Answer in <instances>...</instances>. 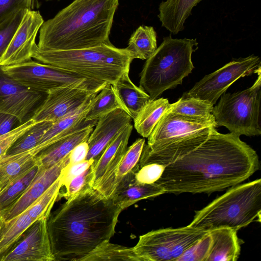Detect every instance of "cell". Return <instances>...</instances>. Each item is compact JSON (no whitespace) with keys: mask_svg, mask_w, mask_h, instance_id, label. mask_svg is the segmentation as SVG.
Wrapping results in <instances>:
<instances>
[{"mask_svg":"<svg viewBox=\"0 0 261 261\" xmlns=\"http://www.w3.org/2000/svg\"><path fill=\"white\" fill-rule=\"evenodd\" d=\"M132 120L130 116L121 109L98 118L86 141L88 151L85 160H95L115 137L131 123Z\"/></svg>","mask_w":261,"mask_h":261,"instance_id":"17","label":"cell"},{"mask_svg":"<svg viewBox=\"0 0 261 261\" xmlns=\"http://www.w3.org/2000/svg\"><path fill=\"white\" fill-rule=\"evenodd\" d=\"M255 73L256 81L250 87L233 93H223L212 114L217 126L226 127L231 133L240 136H258L261 97V67Z\"/></svg>","mask_w":261,"mask_h":261,"instance_id":"8","label":"cell"},{"mask_svg":"<svg viewBox=\"0 0 261 261\" xmlns=\"http://www.w3.org/2000/svg\"><path fill=\"white\" fill-rule=\"evenodd\" d=\"M46 95L18 82L0 67V113L13 115L22 124L32 118Z\"/></svg>","mask_w":261,"mask_h":261,"instance_id":"13","label":"cell"},{"mask_svg":"<svg viewBox=\"0 0 261 261\" xmlns=\"http://www.w3.org/2000/svg\"><path fill=\"white\" fill-rule=\"evenodd\" d=\"M117 109L126 112L115 87L111 84H107L96 95L95 100L87 113L85 121L97 120Z\"/></svg>","mask_w":261,"mask_h":261,"instance_id":"29","label":"cell"},{"mask_svg":"<svg viewBox=\"0 0 261 261\" xmlns=\"http://www.w3.org/2000/svg\"><path fill=\"white\" fill-rule=\"evenodd\" d=\"M145 144V139L139 138L127 148L117 170V186L122 177L139 166V163Z\"/></svg>","mask_w":261,"mask_h":261,"instance_id":"35","label":"cell"},{"mask_svg":"<svg viewBox=\"0 0 261 261\" xmlns=\"http://www.w3.org/2000/svg\"><path fill=\"white\" fill-rule=\"evenodd\" d=\"M108 260L139 261V259L133 247L112 244L109 241L101 243L82 259V261Z\"/></svg>","mask_w":261,"mask_h":261,"instance_id":"31","label":"cell"},{"mask_svg":"<svg viewBox=\"0 0 261 261\" xmlns=\"http://www.w3.org/2000/svg\"><path fill=\"white\" fill-rule=\"evenodd\" d=\"M261 179L231 187L195 212L188 226L205 231L229 228L236 231L261 219Z\"/></svg>","mask_w":261,"mask_h":261,"instance_id":"6","label":"cell"},{"mask_svg":"<svg viewBox=\"0 0 261 261\" xmlns=\"http://www.w3.org/2000/svg\"><path fill=\"white\" fill-rule=\"evenodd\" d=\"M126 113L133 120L151 100L149 95L133 83L129 72L124 73L114 85Z\"/></svg>","mask_w":261,"mask_h":261,"instance_id":"24","label":"cell"},{"mask_svg":"<svg viewBox=\"0 0 261 261\" xmlns=\"http://www.w3.org/2000/svg\"><path fill=\"white\" fill-rule=\"evenodd\" d=\"M0 67L6 74L23 85L47 94L52 90L63 87L107 84L31 59L18 64Z\"/></svg>","mask_w":261,"mask_h":261,"instance_id":"10","label":"cell"},{"mask_svg":"<svg viewBox=\"0 0 261 261\" xmlns=\"http://www.w3.org/2000/svg\"><path fill=\"white\" fill-rule=\"evenodd\" d=\"M106 84L63 87L52 90L47 93L31 119L35 123L56 121L76 109Z\"/></svg>","mask_w":261,"mask_h":261,"instance_id":"12","label":"cell"},{"mask_svg":"<svg viewBox=\"0 0 261 261\" xmlns=\"http://www.w3.org/2000/svg\"><path fill=\"white\" fill-rule=\"evenodd\" d=\"M213 105L185 94L176 102L171 103L169 112L195 117H209L212 115Z\"/></svg>","mask_w":261,"mask_h":261,"instance_id":"34","label":"cell"},{"mask_svg":"<svg viewBox=\"0 0 261 261\" xmlns=\"http://www.w3.org/2000/svg\"><path fill=\"white\" fill-rule=\"evenodd\" d=\"M139 168L138 166L121 179L111 198L122 211L139 200L165 193L164 189L156 182L145 184L138 182L135 174Z\"/></svg>","mask_w":261,"mask_h":261,"instance_id":"20","label":"cell"},{"mask_svg":"<svg viewBox=\"0 0 261 261\" xmlns=\"http://www.w3.org/2000/svg\"><path fill=\"white\" fill-rule=\"evenodd\" d=\"M70 153L49 168L40 167L38 172L24 193L9 207L0 212V216L5 221H8L25 211L62 174L69 164Z\"/></svg>","mask_w":261,"mask_h":261,"instance_id":"16","label":"cell"},{"mask_svg":"<svg viewBox=\"0 0 261 261\" xmlns=\"http://www.w3.org/2000/svg\"><path fill=\"white\" fill-rule=\"evenodd\" d=\"M260 64L259 57L254 55L233 60L205 75L185 94L214 106L231 84L241 77L255 73L261 67Z\"/></svg>","mask_w":261,"mask_h":261,"instance_id":"11","label":"cell"},{"mask_svg":"<svg viewBox=\"0 0 261 261\" xmlns=\"http://www.w3.org/2000/svg\"><path fill=\"white\" fill-rule=\"evenodd\" d=\"M99 92L91 95L76 109L54 122L43 135L38 144L30 151L36 155L42 150L60 139L80 128L96 122L97 120L85 121V119L87 113L95 100L96 95Z\"/></svg>","mask_w":261,"mask_h":261,"instance_id":"18","label":"cell"},{"mask_svg":"<svg viewBox=\"0 0 261 261\" xmlns=\"http://www.w3.org/2000/svg\"><path fill=\"white\" fill-rule=\"evenodd\" d=\"M40 5L39 0H0V22L19 10H34Z\"/></svg>","mask_w":261,"mask_h":261,"instance_id":"39","label":"cell"},{"mask_svg":"<svg viewBox=\"0 0 261 261\" xmlns=\"http://www.w3.org/2000/svg\"><path fill=\"white\" fill-rule=\"evenodd\" d=\"M21 124L15 116L0 113V136L6 134Z\"/></svg>","mask_w":261,"mask_h":261,"instance_id":"43","label":"cell"},{"mask_svg":"<svg viewBox=\"0 0 261 261\" xmlns=\"http://www.w3.org/2000/svg\"><path fill=\"white\" fill-rule=\"evenodd\" d=\"M63 173L25 211L33 221L43 218L48 219L51 210L59 197L63 182Z\"/></svg>","mask_w":261,"mask_h":261,"instance_id":"32","label":"cell"},{"mask_svg":"<svg viewBox=\"0 0 261 261\" xmlns=\"http://www.w3.org/2000/svg\"><path fill=\"white\" fill-rule=\"evenodd\" d=\"M44 21L39 11L26 10L0 60V66L18 64L32 58L36 37Z\"/></svg>","mask_w":261,"mask_h":261,"instance_id":"15","label":"cell"},{"mask_svg":"<svg viewBox=\"0 0 261 261\" xmlns=\"http://www.w3.org/2000/svg\"><path fill=\"white\" fill-rule=\"evenodd\" d=\"M165 167V165L157 163L144 165L135 172V178L141 184H154L161 178Z\"/></svg>","mask_w":261,"mask_h":261,"instance_id":"40","label":"cell"},{"mask_svg":"<svg viewBox=\"0 0 261 261\" xmlns=\"http://www.w3.org/2000/svg\"><path fill=\"white\" fill-rule=\"evenodd\" d=\"M40 169L37 163L0 189V212L9 207L24 193Z\"/></svg>","mask_w":261,"mask_h":261,"instance_id":"30","label":"cell"},{"mask_svg":"<svg viewBox=\"0 0 261 261\" xmlns=\"http://www.w3.org/2000/svg\"><path fill=\"white\" fill-rule=\"evenodd\" d=\"M36 156L29 150L2 157L0 159V189L36 164Z\"/></svg>","mask_w":261,"mask_h":261,"instance_id":"25","label":"cell"},{"mask_svg":"<svg viewBox=\"0 0 261 261\" xmlns=\"http://www.w3.org/2000/svg\"><path fill=\"white\" fill-rule=\"evenodd\" d=\"M208 232L188 225L152 230L140 236L133 249L139 261H176Z\"/></svg>","mask_w":261,"mask_h":261,"instance_id":"9","label":"cell"},{"mask_svg":"<svg viewBox=\"0 0 261 261\" xmlns=\"http://www.w3.org/2000/svg\"><path fill=\"white\" fill-rule=\"evenodd\" d=\"M93 164L85 171L63 185L61 188H64V192H60L59 196L68 200L81 191L92 187Z\"/></svg>","mask_w":261,"mask_h":261,"instance_id":"37","label":"cell"},{"mask_svg":"<svg viewBox=\"0 0 261 261\" xmlns=\"http://www.w3.org/2000/svg\"><path fill=\"white\" fill-rule=\"evenodd\" d=\"M94 161L95 160H85L73 165L69 164L64 171L63 185L85 171L94 163Z\"/></svg>","mask_w":261,"mask_h":261,"instance_id":"42","label":"cell"},{"mask_svg":"<svg viewBox=\"0 0 261 261\" xmlns=\"http://www.w3.org/2000/svg\"><path fill=\"white\" fill-rule=\"evenodd\" d=\"M47 219L40 218L22 233L1 261H54L47 227Z\"/></svg>","mask_w":261,"mask_h":261,"instance_id":"14","label":"cell"},{"mask_svg":"<svg viewBox=\"0 0 261 261\" xmlns=\"http://www.w3.org/2000/svg\"><path fill=\"white\" fill-rule=\"evenodd\" d=\"M237 231L229 228L208 231L212 242L206 261H237L241 253V241Z\"/></svg>","mask_w":261,"mask_h":261,"instance_id":"23","label":"cell"},{"mask_svg":"<svg viewBox=\"0 0 261 261\" xmlns=\"http://www.w3.org/2000/svg\"><path fill=\"white\" fill-rule=\"evenodd\" d=\"M119 0H74L39 30L37 46L66 50L110 43L109 36Z\"/></svg>","mask_w":261,"mask_h":261,"instance_id":"3","label":"cell"},{"mask_svg":"<svg viewBox=\"0 0 261 261\" xmlns=\"http://www.w3.org/2000/svg\"><path fill=\"white\" fill-rule=\"evenodd\" d=\"M214 117H195L169 112L159 120L148 136L139 163L140 168L150 163L165 166L192 151L217 127Z\"/></svg>","mask_w":261,"mask_h":261,"instance_id":"4","label":"cell"},{"mask_svg":"<svg viewBox=\"0 0 261 261\" xmlns=\"http://www.w3.org/2000/svg\"><path fill=\"white\" fill-rule=\"evenodd\" d=\"M88 151V146L86 142L76 146L70 152L69 165H73L85 160Z\"/></svg>","mask_w":261,"mask_h":261,"instance_id":"44","label":"cell"},{"mask_svg":"<svg viewBox=\"0 0 261 261\" xmlns=\"http://www.w3.org/2000/svg\"><path fill=\"white\" fill-rule=\"evenodd\" d=\"M35 123L31 119L10 132L0 136V159L6 154L12 144Z\"/></svg>","mask_w":261,"mask_h":261,"instance_id":"41","label":"cell"},{"mask_svg":"<svg viewBox=\"0 0 261 261\" xmlns=\"http://www.w3.org/2000/svg\"><path fill=\"white\" fill-rule=\"evenodd\" d=\"M202 0H166L159 6L158 17L169 32L176 35L185 29V23L193 8Z\"/></svg>","mask_w":261,"mask_h":261,"instance_id":"22","label":"cell"},{"mask_svg":"<svg viewBox=\"0 0 261 261\" xmlns=\"http://www.w3.org/2000/svg\"><path fill=\"white\" fill-rule=\"evenodd\" d=\"M133 129L132 123L128 124L107 146L95 160L93 166L92 187L102 176L113 177L127 148V144Z\"/></svg>","mask_w":261,"mask_h":261,"instance_id":"19","label":"cell"},{"mask_svg":"<svg viewBox=\"0 0 261 261\" xmlns=\"http://www.w3.org/2000/svg\"><path fill=\"white\" fill-rule=\"evenodd\" d=\"M46 1H53V0H46Z\"/></svg>","mask_w":261,"mask_h":261,"instance_id":"45","label":"cell"},{"mask_svg":"<svg viewBox=\"0 0 261 261\" xmlns=\"http://www.w3.org/2000/svg\"><path fill=\"white\" fill-rule=\"evenodd\" d=\"M212 242L211 236L208 232L187 249L176 261H206Z\"/></svg>","mask_w":261,"mask_h":261,"instance_id":"38","label":"cell"},{"mask_svg":"<svg viewBox=\"0 0 261 261\" xmlns=\"http://www.w3.org/2000/svg\"><path fill=\"white\" fill-rule=\"evenodd\" d=\"M34 222L25 211L8 221L0 216V261Z\"/></svg>","mask_w":261,"mask_h":261,"instance_id":"26","label":"cell"},{"mask_svg":"<svg viewBox=\"0 0 261 261\" xmlns=\"http://www.w3.org/2000/svg\"><path fill=\"white\" fill-rule=\"evenodd\" d=\"M32 58L40 63L76 73L88 79L113 86L129 72L134 59L126 48L111 43L82 49L44 50L36 44Z\"/></svg>","mask_w":261,"mask_h":261,"instance_id":"5","label":"cell"},{"mask_svg":"<svg viewBox=\"0 0 261 261\" xmlns=\"http://www.w3.org/2000/svg\"><path fill=\"white\" fill-rule=\"evenodd\" d=\"M53 123L43 121L35 123L12 144L5 155H13L34 148Z\"/></svg>","mask_w":261,"mask_h":261,"instance_id":"33","label":"cell"},{"mask_svg":"<svg viewBox=\"0 0 261 261\" xmlns=\"http://www.w3.org/2000/svg\"><path fill=\"white\" fill-rule=\"evenodd\" d=\"M157 47L156 33L153 27L142 25L132 34L126 48L134 59L147 60Z\"/></svg>","mask_w":261,"mask_h":261,"instance_id":"28","label":"cell"},{"mask_svg":"<svg viewBox=\"0 0 261 261\" xmlns=\"http://www.w3.org/2000/svg\"><path fill=\"white\" fill-rule=\"evenodd\" d=\"M96 122L78 129L42 150L36 156L38 165L47 168L61 161L76 146L87 141Z\"/></svg>","mask_w":261,"mask_h":261,"instance_id":"21","label":"cell"},{"mask_svg":"<svg viewBox=\"0 0 261 261\" xmlns=\"http://www.w3.org/2000/svg\"><path fill=\"white\" fill-rule=\"evenodd\" d=\"M122 211L112 198L91 187L67 200L47 220L55 260L82 261L114 236Z\"/></svg>","mask_w":261,"mask_h":261,"instance_id":"2","label":"cell"},{"mask_svg":"<svg viewBox=\"0 0 261 261\" xmlns=\"http://www.w3.org/2000/svg\"><path fill=\"white\" fill-rule=\"evenodd\" d=\"M215 127L199 146L166 166L155 182L165 193L211 194L240 184L259 169L256 152L240 136Z\"/></svg>","mask_w":261,"mask_h":261,"instance_id":"1","label":"cell"},{"mask_svg":"<svg viewBox=\"0 0 261 261\" xmlns=\"http://www.w3.org/2000/svg\"><path fill=\"white\" fill-rule=\"evenodd\" d=\"M28 9L19 10L0 22V60Z\"/></svg>","mask_w":261,"mask_h":261,"instance_id":"36","label":"cell"},{"mask_svg":"<svg viewBox=\"0 0 261 261\" xmlns=\"http://www.w3.org/2000/svg\"><path fill=\"white\" fill-rule=\"evenodd\" d=\"M196 39H174L165 37L153 54L146 60L140 73L139 87L151 100L165 91L181 84L194 66L192 53L198 47Z\"/></svg>","mask_w":261,"mask_h":261,"instance_id":"7","label":"cell"},{"mask_svg":"<svg viewBox=\"0 0 261 261\" xmlns=\"http://www.w3.org/2000/svg\"><path fill=\"white\" fill-rule=\"evenodd\" d=\"M170 106L167 98L150 100L134 120V127L137 133L143 138H148Z\"/></svg>","mask_w":261,"mask_h":261,"instance_id":"27","label":"cell"}]
</instances>
